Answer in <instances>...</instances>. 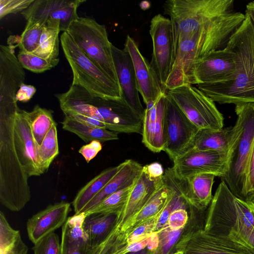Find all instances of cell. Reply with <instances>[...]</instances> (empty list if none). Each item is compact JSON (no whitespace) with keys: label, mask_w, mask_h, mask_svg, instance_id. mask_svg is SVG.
Returning <instances> with one entry per match:
<instances>
[{"label":"cell","mask_w":254,"mask_h":254,"mask_svg":"<svg viewBox=\"0 0 254 254\" xmlns=\"http://www.w3.org/2000/svg\"><path fill=\"white\" fill-rule=\"evenodd\" d=\"M14 139L19 161L29 177L42 173L38 159V149L31 132L27 111L19 108L15 119Z\"/></svg>","instance_id":"18"},{"label":"cell","mask_w":254,"mask_h":254,"mask_svg":"<svg viewBox=\"0 0 254 254\" xmlns=\"http://www.w3.org/2000/svg\"><path fill=\"white\" fill-rule=\"evenodd\" d=\"M28 248L22 239L21 235L10 247L0 250V254H28Z\"/></svg>","instance_id":"46"},{"label":"cell","mask_w":254,"mask_h":254,"mask_svg":"<svg viewBox=\"0 0 254 254\" xmlns=\"http://www.w3.org/2000/svg\"><path fill=\"white\" fill-rule=\"evenodd\" d=\"M81 51L108 77L119 84L106 28L95 20L78 17L66 31Z\"/></svg>","instance_id":"7"},{"label":"cell","mask_w":254,"mask_h":254,"mask_svg":"<svg viewBox=\"0 0 254 254\" xmlns=\"http://www.w3.org/2000/svg\"><path fill=\"white\" fill-rule=\"evenodd\" d=\"M19 230L14 229L9 224L4 214L0 211V250L13 245L20 235Z\"/></svg>","instance_id":"41"},{"label":"cell","mask_w":254,"mask_h":254,"mask_svg":"<svg viewBox=\"0 0 254 254\" xmlns=\"http://www.w3.org/2000/svg\"><path fill=\"white\" fill-rule=\"evenodd\" d=\"M34 1V0H0V19L7 14L22 12Z\"/></svg>","instance_id":"42"},{"label":"cell","mask_w":254,"mask_h":254,"mask_svg":"<svg viewBox=\"0 0 254 254\" xmlns=\"http://www.w3.org/2000/svg\"><path fill=\"white\" fill-rule=\"evenodd\" d=\"M253 211H254V210H253Z\"/></svg>","instance_id":"59"},{"label":"cell","mask_w":254,"mask_h":254,"mask_svg":"<svg viewBox=\"0 0 254 254\" xmlns=\"http://www.w3.org/2000/svg\"><path fill=\"white\" fill-rule=\"evenodd\" d=\"M33 139L39 147L47 132L56 124L51 110L36 105L30 112L27 111Z\"/></svg>","instance_id":"30"},{"label":"cell","mask_w":254,"mask_h":254,"mask_svg":"<svg viewBox=\"0 0 254 254\" xmlns=\"http://www.w3.org/2000/svg\"><path fill=\"white\" fill-rule=\"evenodd\" d=\"M82 0H34L21 12L27 20L30 18L45 20H54L60 23L61 31L66 32L70 23L77 18V10L85 2Z\"/></svg>","instance_id":"19"},{"label":"cell","mask_w":254,"mask_h":254,"mask_svg":"<svg viewBox=\"0 0 254 254\" xmlns=\"http://www.w3.org/2000/svg\"><path fill=\"white\" fill-rule=\"evenodd\" d=\"M128 245L127 235L121 231L117 222L106 239L93 248L90 254H126Z\"/></svg>","instance_id":"34"},{"label":"cell","mask_w":254,"mask_h":254,"mask_svg":"<svg viewBox=\"0 0 254 254\" xmlns=\"http://www.w3.org/2000/svg\"><path fill=\"white\" fill-rule=\"evenodd\" d=\"M143 169L152 179L161 178L164 174L162 165L158 162H153L144 166Z\"/></svg>","instance_id":"50"},{"label":"cell","mask_w":254,"mask_h":254,"mask_svg":"<svg viewBox=\"0 0 254 254\" xmlns=\"http://www.w3.org/2000/svg\"><path fill=\"white\" fill-rule=\"evenodd\" d=\"M239 64L237 54L226 48L211 52L195 64L188 84L227 81L237 72Z\"/></svg>","instance_id":"14"},{"label":"cell","mask_w":254,"mask_h":254,"mask_svg":"<svg viewBox=\"0 0 254 254\" xmlns=\"http://www.w3.org/2000/svg\"><path fill=\"white\" fill-rule=\"evenodd\" d=\"M25 28L19 37L16 47L21 51L32 53L38 48L41 36L46 23L41 19L30 18Z\"/></svg>","instance_id":"32"},{"label":"cell","mask_w":254,"mask_h":254,"mask_svg":"<svg viewBox=\"0 0 254 254\" xmlns=\"http://www.w3.org/2000/svg\"><path fill=\"white\" fill-rule=\"evenodd\" d=\"M254 184V142L249 162L246 184V197L251 192ZM246 199V198H245Z\"/></svg>","instance_id":"49"},{"label":"cell","mask_w":254,"mask_h":254,"mask_svg":"<svg viewBox=\"0 0 254 254\" xmlns=\"http://www.w3.org/2000/svg\"><path fill=\"white\" fill-rule=\"evenodd\" d=\"M63 128L76 134L85 142L98 140L100 142L117 140V132L107 128L93 127L70 116H65L62 122Z\"/></svg>","instance_id":"28"},{"label":"cell","mask_w":254,"mask_h":254,"mask_svg":"<svg viewBox=\"0 0 254 254\" xmlns=\"http://www.w3.org/2000/svg\"><path fill=\"white\" fill-rule=\"evenodd\" d=\"M36 92V89L34 86L23 83L17 92L16 100L17 101L26 102L32 98Z\"/></svg>","instance_id":"48"},{"label":"cell","mask_w":254,"mask_h":254,"mask_svg":"<svg viewBox=\"0 0 254 254\" xmlns=\"http://www.w3.org/2000/svg\"><path fill=\"white\" fill-rule=\"evenodd\" d=\"M216 176L204 173L186 178L174 176L167 169L163 175L165 185L181 195L189 205L205 211L212 199V188Z\"/></svg>","instance_id":"16"},{"label":"cell","mask_w":254,"mask_h":254,"mask_svg":"<svg viewBox=\"0 0 254 254\" xmlns=\"http://www.w3.org/2000/svg\"><path fill=\"white\" fill-rule=\"evenodd\" d=\"M166 101V92H163L157 99V117L155 121V132L151 151L160 152L163 151L164 140L163 135L164 117Z\"/></svg>","instance_id":"38"},{"label":"cell","mask_w":254,"mask_h":254,"mask_svg":"<svg viewBox=\"0 0 254 254\" xmlns=\"http://www.w3.org/2000/svg\"><path fill=\"white\" fill-rule=\"evenodd\" d=\"M254 192V185H253V187L252 190H251V192H250V193H251V192Z\"/></svg>","instance_id":"57"},{"label":"cell","mask_w":254,"mask_h":254,"mask_svg":"<svg viewBox=\"0 0 254 254\" xmlns=\"http://www.w3.org/2000/svg\"><path fill=\"white\" fill-rule=\"evenodd\" d=\"M17 112L0 111V202L13 212L23 209L31 196L29 176L20 164L14 144Z\"/></svg>","instance_id":"4"},{"label":"cell","mask_w":254,"mask_h":254,"mask_svg":"<svg viewBox=\"0 0 254 254\" xmlns=\"http://www.w3.org/2000/svg\"><path fill=\"white\" fill-rule=\"evenodd\" d=\"M61 46L72 70L71 85L82 87L94 95L123 98L119 84L108 77L77 46L66 32L60 37Z\"/></svg>","instance_id":"8"},{"label":"cell","mask_w":254,"mask_h":254,"mask_svg":"<svg viewBox=\"0 0 254 254\" xmlns=\"http://www.w3.org/2000/svg\"><path fill=\"white\" fill-rule=\"evenodd\" d=\"M59 153L57 124H55L47 132L38 149V159L43 174L47 171Z\"/></svg>","instance_id":"33"},{"label":"cell","mask_w":254,"mask_h":254,"mask_svg":"<svg viewBox=\"0 0 254 254\" xmlns=\"http://www.w3.org/2000/svg\"><path fill=\"white\" fill-rule=\"evenodd\" d=\"M101 142L98 140H93L86 145H83L78 150L87 163H89L101 150Z\"/></svg>","instance_id":"45"},{"label":"cell","mask_w":254,"mask_h":254,"mask_svg":"<svg viewBox=\"0 0 254 254\" xmlns=\"http://www.w3.org/2000/svg\"><path fill=\"white\" fill-rule=\"evenodd\" d=\"M152 234L136 242L128 244L127 247L128 252H139L146 248L149 244Z\"/></svg>","instance_id":"52"},{"label":"cell","mask_w":254,"mask_h":254,"mask_svg":"<svg viewBox=\"0 0 254 254\" xmlns=\"http://www.w3.org/2000/svg\"><path fill=\"white\" fill-rule=\"evenodd\" d=\"M17 57L24 68L35 73H41L49 70L56 66L60 61V59L47 60L21 51H19Z\"/></svg>","instance_id":"36"},{"label":"cell","mask_w":254,"mask_h":254,"mask_svg":"<svg viewBox=\"0 0 254 254\" xmlns=\"http://www.w3.org/2000/svg\"><path fill=\"white\" fill-rule=\"evenodd\" d=\"M70 210V203L61 201L48 205L29 218L26 223V230L31 242L35 244L62 227L68 218Z\"/></svg>","instance_id":"21"},{"label":"cell","mask_w":254,"mask_h":254,"mask_svg":"<svg viewBox=\"0 0 254 254\" xmlns=\"http://www.w3.org/2000/svg\"><path fill=\"white\" fill-rule=\"evenodd\" d=\"M245 17V14L235 11L204 24L172 29L174 55L194 66L208 53L224 49Z\"/></svg>","instance_id":"3"},{"label":"cell","mask_w":254,"mask_h":254,"mask_svg":"<svg viewBox=\"0 0 254 254\" xmlns=\"http://www.w3.org/2000/svg\"><path fill=\"white\" fill-rule=\"evenodd\" d=\"M164 184L163 177L152 179L142 169L119 214L118 223L120 227L137 213Z\"/></svg>","instance_id":"22"},{"label":"cell","mask_w":254,"mask_h":254,"mask_svg":"<svg viewBox=\"0 0 254 254\" xmlns=\"http://www.w3.org/2000/svg\"><path fill=\"white\" fill-rule=\"evenodd\" d=\"M123 167L86 204L82 211L90 210L105 197L119 190L132 187L141 174L143 166L138 162L128 159ZM81 212V213H82Z\"/></svg>","instance_id":"24"},{"label":"cell","mask_w":254,"mask_h":254,"mask_svg":"<svg viewBox=\"0 0 254 254\" xmlns=\"http://www.w3.org/2000/svg\"><path fill=\"white\" fill-rule=\"evenodd\" d=\"M171 254H184L183 251L181 250H177L172 253Z\"/></svg>","instance_id":"56"},{"label":"cell","mask_w":254,"mask_h":254,"mask_svg":"<svg viewBox=\"0 0 254 254\" xmlns=\"http://www.w3.org/2000/svg\"><path fill=\"white\" fill-rule=\"evenodd\" d=\"M112 50L122 98L143 121L145 109L139 99L134 66L130 56L125 47L123 49H120L112 44Z\"/></svg>","instance_id":"17"},{"label":"cell","mask_w":254,"mask_h":254,"mask_svg":"<svg viewBox=\"0 0 254 254\" xmlns=\"http://www.w3.org/2000/svg\"><path fill=\"white\" fill-rule=\"evenodd\" d=\"M16 46L0 45V110H17L16 95L25 72L15 55Z\"/></svg>","instance_id":"15"},{"label":"cell","mask_w":254,"mask_h":254,"mask_svg":"<svg viewBox=\"0 0 254 254\" xmlns=\"http://www.w3.org/2000/svg\"><path fill=\"white\" fill-rule=\"evenodd\" d=\"M151 251L147 248L136 252H128L126 254H149Z\"/></svg>","instance_id":"55"},{"label":"cell","mask_w":254,"mask_h":254,"mask_svg":"<svg viewBox=\"0 0 254 254\" xmlns=\"http://www.w3.org/2000/svg\"><path fill=\"white\" fill-rule=\"evenodd\" d=\"M189 205L175 209L170 215L167 227L172 231H177L185 227L189 220L187 208Z\"/></svg>","instance_id":"43"},{"label":"cell","mask_w":254,"mask_h":254,"mask_svg":"<svg viewBox=\"0 0 254 254\" xmlns=\"http://www.w3.org/2000/svg\"><path fill=\"white\" fill-rule=\"evenodd\" d=\"M125 48L128 52L134 66L138 92L144 103L154 101L163 93L161 85L146 59L140 53L138 45L129 35L126 38Z\"/></svg>","instance_id":"20"},{"label":"cell","mask_w":254,"mask_h":254,"mask_svg":"<svg viewBox=\"0 0 254 254\" xmlns=\"http://www.w3.org/2000/svg\"><path fill=\"white\" fill-rule=\"evenodd\" d=\"M86 216L85 214L82 212L74 214L67 218L62 226L61 245L88 244L87 237L83 229V223Z\"/></svg>","instance_id":"31"},{"label":"cell","mask_w":254,"mask_h":254,"mask_svg":"<svg viewBox=\"0 0 254 254\" xmlns=\"http://www.w3.org/2000/svg\"><path fill=\"white\" fill-rule=\"evenodd\" d=\"M93 248L88 244L79 245H61V254H90Z\"/></svg>","instance_id":"47"},{"label":"cell","mask_w":254,"mask_h":254,"mask_svg":"<svg viewBox=\"0 0 254 254\" xmlns=\"http://www.w3.org/2000/svg\"><path fill=\"white\" fill-rule=\"evenodd\" d=\"M177 250L184 254H254L253 248L229 236H213L189 225L175 246Z\"/></svg>","instance_id":"10"},{"label":"cell","mask_w":254,"mask_h":254,"mask_svg":"<svg viewBox=\"0 0 254 254\" xmlns=\"http://www.w3.org/2000/svg\"><path fill=\"white\" fill-rule=\"evenodd\" d=\"M240 131V126L237 121L234 127L220 130L199 129L189 149L214 150L228 154Z\"/></svg>","instance_id":"23"},{"label":"cell","mask_w":254,"mask_h":254,"mask_svg":"<svg viewBox=\"0 0 254 254\" xmlns=\"http://www.w3.org/2000/svg\"><path fill=\"white\" fill-rule=\"evenodd\" d=\"M125 163L124 161L117 166L103 170L78 191L72 202L75 214L82 212L86 204L123 167Z\"/></svg>","instance_id":"27"},{"label":"cell","mask_w":254,"mask_h":254,"mask_svg":"<svg viewBox=\"0 0 254 254\" xmlns=\"http://www.w3.org/2000/svg\"><path fill=\"white\" fill-rule=\"evenodd\" d=\"M33 254H61V244L58 235L52 233L44 237L32 248Z\"/></svg>","instance_id":"40"},{"label":"cell","mask_w":254,"mask_h":254,"mask_svg":"<svg viewBox=\"0 0 254 254\" xmlns=\"http://www.w3.org/2000/svg\"><path fill=\"white\" fill-rule=\"evenodd\" d=\"M119 214H93L86 216L83 229L89 246L96 247L106 239L117 224Z\"/></svg>","instance_id":"26"},{"label":"cell","mask_w":254,"mask_h":254,"mask_svg":"<svg viewBox=\"0 0 254 254\" xmlns=\"http://www.w3.org/2000/svg\"><path fill=\"white\" fill-rule=\"evenodd\" d=\"M70 117L93 127L107 128L106 125L103 122L94 117L80 114L74 115Z\"/></svg>","instance_id":"51"},{"label":"cell","mask_w":254,"mask_h":254,"mask_svg":"<svg viewBox=\"0 0 254 254\" xmlns=\"http://www.w3.org/2000/svg\"><path fill=\"white\" fill-rule=\"evenodd\" d=\"M60 23L48 20L44 26L38 48L32 54L40 58L54 60L59 59V38Z\"/></svg>","instance_id":"29"},{"label":"cell","mask_w":254,"mask_h":254,"mask_svg":"<svg viewBox=\"0 0 254 254\" xmlns=\"http://www.w3.org/2000/svg\"><path fill=\"white\" fill-rule=\"evenodd\" d=\"M229 236L254 250V226H241L232 230Z\"/></svg>","instance_id":"44"},{"label":"cell","mask_w":254,"mask_h":254,"mask_svg":"<svg viewBox=\"0 0 254 254\" xmlns=\"http://www.w3.org/2000/svg\"><path fill=\"white\" fill-rule=\"evenodd\" d=\"M241 226H254V212L246 201L235 196L222 181L205 216L204 231L216 236H228Z\"/></svg>","instance_id":"6"},{"label":"cell","mask_w":254,"mask_h":254,"mask_svg":"<svg viewBox=\"0 0 254 254\" xmlns=\"http://www.w3.org/2000/svg\"><path fill=\"white\" fill-rule=\"evenodd\" d=\"M55 96L64 116H90L102 121L107 129L115 132L142 134L143 121L123 98H103L72 85L66 92Z\"/></svg>","instance_id":"2"},{"label":"cell","mask_w":254,"mask_h":254,"mask_svg":"<svg viewBox=\"0 0 254 254\" xmlns=\"http://www.w3.org/2000/svg\"><path fill=\"white\" fill-rule=\"evenodd\" d=\"M167 169L174 176L186 178L208 173L224 178L227 170L228 154L214 150L189 149L173 160Z\"/></svg>","instance_id":"13"},{"label":"cell","mask_w":254,"mask_h":254,"mask_svg":"<svg viewBox=\"0 0 254 254\" xmlns=\"http://www.w3.org/2000/svg\"><path fill=\"white\" fill-rule=\"evenodd\" d=\"M245 16L225 47L239 58L237 72L227 81L197 85L214 102L235 105L254 103V23Z\"/></svg>","instance_id":"1"},{"label":"cell","mask_w":254,"mask_h":254,"mask_svg":"<svg viewBox=\"0 0 254 254\" xmlns=\"http://www.w3.org/2000/svg\"><path fill=\"white\" fill-rule=\"evenodd\" d=\"M163 209L156 215L142 222L127 234L128 244L136 242L156 232L159 217Z\"/></svg>","instance_id":"39"},{"label":"cell","mask_w":254,"mask_h":254,"mask_svg":"<svg viewBox=\"0 0 254 254\" xmlns=\"http://www.w3.org/2000/svg\"><path fill=\"white\" fill-rule=\"evenodd\" d=\"M132 186L105 197L93 208L85 212L86 216L93 214L120 213L127 199Z\"/></svg>","instance_id":"35"},{"label":"cell","mask_w":254,"mask_h":254,"mask_svg":"<svg viewBox=\"0 0 254 254\" xmlns=\"http://www.w3.org/2000/svg\"><path fill=\"white\" fill-rule=\"evenodd\" d=\"M149 254H152V251H151Z\"/></svg>","instance_id":"58"},{"label":"cell","mask_w":254,"mask_h":254,"mask_svg":"<svg viewBox=\"0 0 254 254\" xmlns=\"http://www.w3.org/2000/svg\"><path fill=\"white\" fill-rule=\"evenodd\" d=\"M245 201L254 211V192L248 194L246 197Z\"/></svg>","instance_id":"54"},{"label":"cell","mask_w":254,"mask_h":254,"mask_svg":"<svg viewBox=\"0 0 254 254\" xmlns=\"http://www.w3.org/2000/svg\"><path fill=\"white\" fill-rule=\"evenodd\" d=\"M174 193L175 191L164 183L141 209L120 227L121 231L127 234L142 222L156 215L164 208Z\"/></svg>","instance_id":"25"},{"label":"cell","mask_w":254,"mask_h":254,"mask_svg":"<svg viewBox=\"0 0 254 254\" xmlns=\"http://www.w3.org/2000/svg\"><path fill=\"white\" fill-rule=\"evenodd\" d=\"M166 93L199 129L223 128L222 114L214 102L198 88L186 84L167 90Z\"/></svg>","instance_id":"9"},{"label":"cell","mask_w":254,"mask_h":254,"mask_svg":"<svg viewBox=\"0 0 254 254\" xmlns=\"http://www.w3.org/2000/svg\"><path fill=\"white\" fill-rule=\"evenodd\" d=\"M163 135L165 151L173 160L187 151L199 130L166 93Z\"/></svg>","instance_id":"11"},{"label":"cell","mask_w":254,"mask_h":254,"mask_svg":"<svg viewBox=\"0 0 254 254\" xmlns=\"http://www.w3.org/2000/svg\"><path fill=\"white\" fill-rule=\"evenodd\" d=\"M149 34L153 52L150 65L165 92V87L174 63V43L171 20L161 14L151 20Z\"/></svg>","instance_id":"12"},{"label":"cell","mask_w":254,"mask_h":254,"mask_svg":"<svg viewBox=\"0 0 254 254\" xmlns=\"http://www.w3.org/2000/svg\"><path fill=\"white\" fill-rule=\"evenodd\" d=\"M240 133L228 154L223 181L236 197L245 201L249 162L254 142V103L235 105Z\"/></svg>","instance_id":"5"},{"label":"cell","mask_w":254,"mask_h":254,"mask_svg":"<svg viewBox=\"0 0 254 254\" xmlns=\"http://www.w3.org/2000/svg\"><path fill=\"white\" fill-rule=\"evenodd\" d=\"M245 14L249 16L254 23V1L249 2L246 5Z\"/></svg>","instance_id":"53"},{"label":"cell","mask_w":254,"mask_h":254,"mask_svg":"<svg viewBox=\"0 0 254 254\" xmlns=\"http://www.w3.org/2000/svg\"><path fill=\"white\" fill-rule=\"evenodd\" d=\"M187 225L177 231H172L165 227L157 232L158 244L156 249L152 252V254H171L174 252L175 246L186 229Z\"/></svg>","instance_id":"37"}]
</instances>
